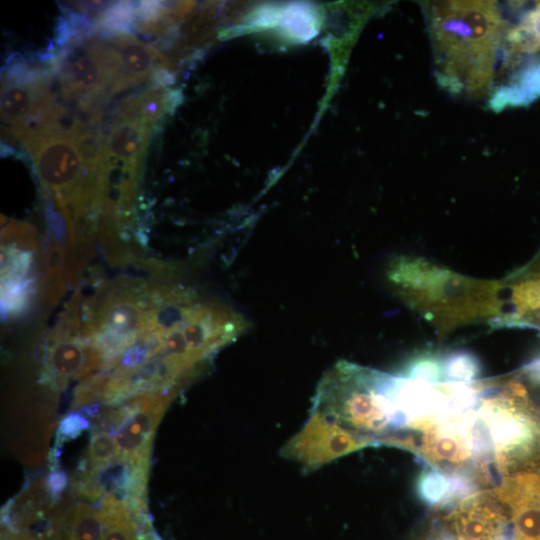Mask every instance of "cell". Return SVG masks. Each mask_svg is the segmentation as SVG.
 <instances>
[{"label": "cell", "instance_id": "cell-1", "mask_svg": "<svg viewBox=\"0 0 540 540\" xmlns=\"http://www.w3.org/2000/svg\"><path fill=\"white\" fill-rule=\"evenodd\" d=\"M438 84L453 95L489 97L497 82L508 2H423Z\"/></svg>", "mask_w": 540, "mask_h": 540}, {"label": "cell", "instance_id": "cell-2", "mask_svg": "<svg viewBox=\"0 0 540 540\" xmlns=\"http://www.w3.org/2000/svg\"><path fill=\"white\" fill-rule=\"evenodd\" d=\"M390 285L400 299L440 335L503 314L504 281L464 276L422 257L400 256L390 263Z\"/></svg>", "mask_w": 540, "mask_h": 540}, {"label": "cell", "instance_id": "cell-3", "mask_svg": "<svg viewBox=\"0 0 540 540\" xmlns=\"http://www.w3.org/2000/svg\"><path fill=\"white\" fill-rule=\"evenodd\" d=\"M434 513L452 540H513L509 510L493 487L477 490Z\"/></svg>", "mask_w": 540, "mask_h": 540}, {"label": "cell", "instance_id": "cell-4", "mask_svg": "<svg viewBox=\"0 0 540 540\" xmlns=\"http://www.w3.org/2000/svg\"><path fill=\"white\" fill-rule=\"evenodd\" d=\"M10 134L28 149L40 179L54 192L57 202L73 193L84 170L70 137L42 136L23 127L10 129Z\"/></svg>", "mask_w": 540, "mask_h": 540}, {"label": "cell", "instance_id": "cell-5", "mask_svg": "<svg viewBox=\"0 0 540 540\" xmlns=\"http://www.w3.org/2000/svg\"><path fill=\"white\" fill-rule=\"evenodd\" d=\"M33 227L22 222H12L4 231V238L10 239L2 249V316L16 317L26 311L35 290L33 255L25 241L33 232Z\"/></svg>", "mask_w": 540, "mask_h": 540}, {"label": "cell", "instance_id": "cell-6", "mask_svg": "<svg viewBox=\"0 0 540 540\" xmlns=\"http://www.w3.org/2000/svg\"><path fill=\"white\" fill-rule=\"evenodd\" d=\"M493 488L510 512L513 540H540V474L505 477Z\"/></svg>", "mask_w": 540, "mask_h": 540}, {"label": "cell", "instance_id": "cell-7", "mask_svg": "<svg viewBox=\"0 0 540 540\" xmlns=\"http://www.w3.org/2000/svg\"><path fill=\"white\" fill-rule=\"evenodd\" d=\"M162 408V399L157 395H144L124 407L125 418L115 439L122 460L147 464L149 443Z\"/></svg>", "mask_w": 540, "mask_h": 540}, {"label": "cell", "instance_id": "cell-8", "mask_svg": "<svg viewBox=\"0 0 540 540\" xmlns=\"http://www.w3.org/2000/svg\"><path fill=\"white\" fill-rule=\"evenodd\" d=\"M106 42L115 55L117 66L112 93L147 81L157 69L167 65V60L155 47L128 33L109 35Z\"/></svg>", "mask_w": 540, "mask_h": 540}, {"label": "cell", "instance_id": "cell-9", "mask_svg": "<svg viewBox=\"0 0 540 540\" xmlns=\"http://www.w3.org/2000/svg\"><path fill=\"white\" fill-rule=\"evenodd\" d=\"M65 50L72 54L69 49ZM53 69L59 72L62 90L68 97L111 94L104 67L89 42L85 43L84 51L76 52V56L70 57L62 51L55 59Z\"/></svg>", "mask_w": 540, "mask_h": 540}, {"label": "cell", "instance_id": "cell-10", "mask_svg": "<svg viewBox=\"0 0 540 540\" xmlns=\"http://www.w3.org/2000/svg\"><path fill=\"white\" fill-rule=\"evenodd\" d=\"M152 126L145 119H115L105 140V153L139 170Z\"/></svg>", "mask_w": 540, "mask_h": 540}, {"label": "cell", "instance_id": "cell-11", "mask_svg": "<svg viewBox=\"0 0 540 540\" xmlns=\"http://www.w3.org/2000/svg\"><path fill=\"white\" fill-rule=\"evenodd\" d=\"M398 374L419 382L431 384L445 382L443 355L432 351L415 354Z\"/></svg>", "mask_w": 540, "mask_h": 540}, {"label": "cell", "instance_id": "cell-12", "mask_svg": "<svg viewBox=\"0 0 540 540\" xmlns=\"http://www.w3.org/2000/svg\"><path fill=\"white\" fill-rule=\"evenodd\" d=\"M71 139L84 172L87 175L99 176L105 159V140L102 134L97 131H82Z\"/></svg>", "mask_w": 540, "mask_h": 540}, {"label": "cell", "instance_id": "cell-13", "mask_svg": "<svg viewBox=\"0 0 540 540\" xmlns=\"http://www.w3.org/2000/svg\"><path fill=\"white\" fill-rule=\"evenodd\" d=\"M446 381L473 383L478 381L481 364L477 356L467 350H453L443 355Z\"/></svg>", "mask_w": 540, "mask_h": 540}, {"label": "cell", "instance_id": "cell-14", "mask_svg": "<svg viewBox=\"0 0 540 540\" xmlns=\"http://www.w3.org/2000/svg\"><path fill=\"white\" fill-rule=\"evenodd\" d=\"M136 6L132 2H117L108 6L97 20V28L109 35L125 34L136 21Z\"/></svg>", "mask_w": 540, "mask_h": 540}, {"label": "cell", "instance_id": "cell-15", "mask_svg": "<svg viewBox=\"0 0 540 540\" xmlns=\"http://www.w3.org/2000/svg\"><path fill=\"white\" fill-rule=\"evenodd\" d=\"M117 454L119 453L115 440L105 433L94 436L88 454L93 469L107 465Z\"/></svg>", "mask_w": 540, "mask_h": 540}, {"label": "cell", "instance_id": "cell-16", "mask_svg": "<svg viewBox=\"0 0 540 540\" xmlns=\"http://www.w3.org/2000/svg\"><path fill=\"white\" fill-rule=\"evenodd\" d=\"M87 426V421L79 415L66 417L60 427V433L65 437H75L83 428Z\"/></svg>", "mask_w": 540, "mask_h": 540}, {"label": "cell", "instance_id": "cell-17", "mask_svg": "<svg viewBox=\"0 0 540 540\" xmlns=\"http://www.w3.org/2000/svg\"><path fill=\"white\" fill-rule=\"evenodd\" d=\"M66 484V477L61 472L51 474L49 479V487L54 495L58 494Z\"/></svg>", "mask_w": 540, "mask_h": 540}, {"label": "cell", "instance_id": "cell-18", "mask_svg": "<svg viewBox=\"0 0 540 540\" xmlns=\"http://www.w3.org/2000/svg\"><path fill=\"white\" fill-rule=\"evenodd\" d=\"M2 540H32L30 537L27 536H17L12 534H5L2 537Z\"/></svg>", "mask_w": 540, "mask_h": 540}]
</instances>
